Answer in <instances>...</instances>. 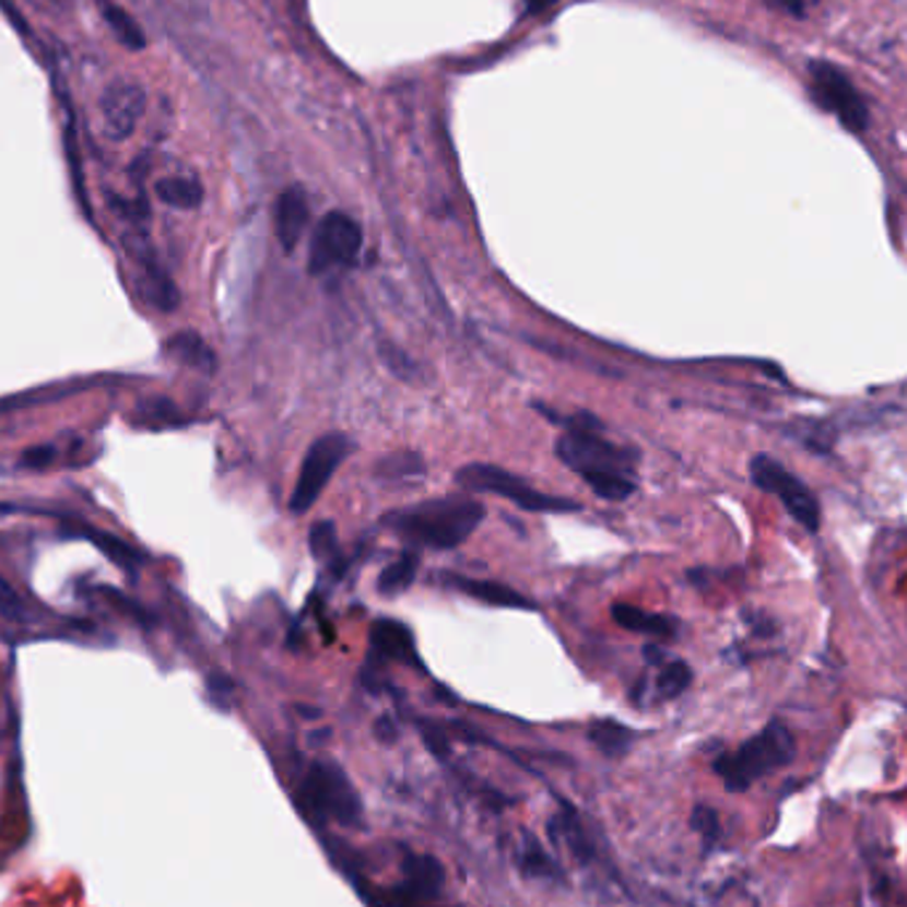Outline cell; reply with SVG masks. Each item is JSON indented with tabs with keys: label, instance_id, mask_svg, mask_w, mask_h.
<instances>
[{
	"label": "cell",
	"instance_id": "6da1fadb",
	"mask_svg": "<svg viewBox=\"0 0 907 907\" xmlns=\"http://www.w3.org/2000/svg\"><path fill=\"white\" fill-rule=\"evenodd\" d=\"M546 417L565 427V433L555 444L557 459L565 468L574 470L600 499L624 502L635 494L637 457L621 449V446H613L602 436L598 417L587 412L574 414V417H555V414H546Z\"/></svg>",
	"mask_w": 907,
	"mask_h": 907
},
{
	"label": "cell",
	"instance_id": "7a4b0ae2",
	"mask_svg": "<svg viewBox=\"0 0 907 907\" xmlns=\"http://www.w3.org/2000/svg\"><path fill=\"white\" fill-rule=\"evenodd\" d=\"M486 518V507L472 496H440L420 505L393 509L382 526L412 546L425 550H454L475 533Z\"/></svg>",
	"mask_w": 907,
	"mask_h": 907
},
{
	"label": "cell",
	"instance_id": "3957f363",
	"mask_svg": "<svg viewBox=\"0 0 907 907\" xmlns=\"http://www.w3.org/2000/svg\"><path fill=\"white\" fill-rule=\"evenodd\" d=\"M793 756H797V743H793L791 730L782 722H769L741 749L719 756L714 762V773L722 778L727 791L738 793L754 786L764 775L791 764Z\"/></svg>",
	"mask_w": 907,
	"mask_h": 907
},
{
	"label": "cell",
	"instance_id": "277c9868",
	"mask_svg": "<svg viewBox=\"0 0 907 907\" xmlns=\"http://www.w3.org/2000/svg\"><path fill=\"white\" fill-rule=\"evenodd\" d=\"M301 799L308 815L338 825H358L364 817L362 797L345 775V769L332 759H319L306 769L301 786Z\"/></svg>",
	"mask_w": 907,
	"mask_h": 907
},
{
	"label": "cell",
	"instance_id": "5b68a950",
	"mask_svg": "<svg viewBox=\"0 0 907 907\" xmlns=\"http://www.w3.org/2000/svg\"><path fill=\"white\" fill-rule=\"evenodd\" d=\"M454 481L464 491H470V494L502 496V499L513 502L523 513H579L581 509L579 502L537 491L533 486H528L520 475H515V472L505 468H496V464H464V468L454 472Z\"/></svg>",
	"mask_w": 907,
	"mask_h": 907
},
{
	"label": "cell",
	"instance_id": "8992f818",
	"mask_svg": "<svg viewBox=\"0 0 907 907\" xmlns=\"http://www.w3.org/2000/svg\"><path fill=\"white\" fill-rule=\"evenodd\" d=\"M749 475L751 483L756 488H762L764 494L778 496L780 505L788 509V515L799 526H804L812 533L820 531L823 513H820L817 496L812 494V488L801 478L793 475L788 468H782L778 459H773L769 454H756L749 462Z\"/></svg>",
	"mask_w": 907,
	"mask_h": 907
},
{
	"label": "cell",
	"instance_id": "52a82bcc",
	"mask_svg": "<svg viewBox=\"0 0 907 907\" xmlns=\"http://www.w3.org/2000/svg\"><path fill=\"white\" fill-rule=\"evenodd\" d=\"M351 451L353 440L348 438L345 433H325V436L316 438L314 444L308 446L301 464V475H297V483L290 496L292 515H306L308 509L319 502L321 491L332 481V475L340 470V464L351 457Z\"/></svg>",
	"mask_w": 907,
	"mask_h": 907
},
{
	"label": "cell",
	"instance_id": "ba28073f",
	"mask_svg": "<svg viewBox=\"0 0 907 907\" xmlns=\"http://www.w3.org/2000/svg\"><path fill=\"white\" fill-rule=\"evenodd\" d=\"M364 245V232L351 215L340 213H327L325 219L319 221L314 236H310V250H308V271L310 276H325L329 271L348 269V266L356 263L358 252H362Z\"/></svg>",
	"mask_w": 907,
	"mask_h": 907
},
{
	"label": "cell",
	"instance_id": "9c48e42d",
	"mask_svg": "<svg viewBox=\"0 0 907 907\" xmlns=\"http://www.w3.org/2000/svg\"><path fill=\"white\" fill-rule=\"evenodd\" d=\"M810 93L820 109L838 117L844 128L852 133H862L871 122V111L865 102L849 83V78L831 61H812L810 64Z\"/></svg>",
	"mask_w": 907,
	"mask_h": 907
},
{
	"label": "cell",
	"instance_id": "30bf717a",
	"mask_svg": "<svg viewBox=\"0 0 907 907\" xmlns=\"http://www.w3.org/2000/svg\"><path fill=\"white\" fill-rule=\"evenodd\" d=\"M146 96L136 83H111L102 96L104 130L109 139L122 141L133 133L136 122L144 115Z\"/></svg>",
	"mask_w": 907,
	"mask_h": 907
},
{
	"label": "cell",
	"instance_id": "8fae6325",
	"mask_svg": "<svg viewBox=\"0 0 907 907\" xmlns=\"http://www.w3.org/2000/svg\"><path fill=\"white\" fill-rule=\"evenodd\" d=\"M444 868L436 857L407 855L403 860V884L393 892V903L417 905L422 899L436 897L444 886Z\"/></svg>",
	"mask_w": 907,
	"mask_h": 907
},
{
	"label": "cell",
	"instance_id": "7c38bea8",
	"mask_svg": "<svg viewBox=\"0 0 907 907\" xmlns=\"http://www.w3.org/2000/svg\"><path fill=\"white\" fill-rule=\"evenodd\" d=\"M369 645L375 661H399L407 667H420L414 635L407 624L393 619H377L369 629Z\"/></svg>",
	"mask_w": 907,
	"mask_h": 907
},
{
	"label": "cell",
	"instance_id": "4fadbf2b",
	"mask_svg": "<svg viewBox=\"0 0 907 907\" xmlns=\"http://www.w3.org/2000/svg\"><path fill=\"white\" fill-rule=\"evenodd\" d=\"M446 584L457 592H462L464 598L481 600L486 605L494 608H509V611H537V602H531L526 594H520L518 589L507 587L502 581H488V579H470V576L459 574H446Z\"/></svg>",
	"mask_w": 907,
	"mask_h": 907
},
{
	"label": "cell",
	"instance_id": "5bb4252c",
	"mask_svg": "<svg viewBox=\"0 0 907 907\" xmlns=\"http://www.w3.org/2000/svg\"><path fill=\"white\" fill-rule=\"evenodd\" d=\"M308 226V200L303 189L292 186V189L282 191L276 200V210H273V228H276L279 245L284 252H292L301 245L303 234Z\"/></svg>",
	"mask_w": 907,
	"mask_h": 907
},
{
	"label": "cell",
	"instance_id": "9a60e30c",
	"mask_svg": "<svg viewBox=\"0 0 907 907\" xmlns=\"http://www.w3.org/2000/svg\"><path fill=\"white\" fill-rule=\"evenodd\" d=\"M611 616L619 626H624V629H629V632H637V635L672 639L676 632H680V621L676 619L658 616V613L643 611V608L629 605V602H616V605L611 608Z\"/></svg>",
	"mask_w": 907,
	"mask_h": 907
},
{
	"label": "cell",
	"instance_id": "2e32d148",
	"mask_svg": "<svg viewBox=\"0 0 907 907\" xmlns=\"http://www.w3.org/2000/svg\"><path fill=\"white\" fill-rule=\"evenodd\" d=\"M165 353L176 358L178 364L189 366V369L204 372V375H213L215 366H219V358H215V353L210 351V345L204 343L200 334L191 332V329L173 334V338L165 343Z\"/></svg>",
	"mask_w": 907,
	"mask_h": 907
},
{
	"label": "cell",
	"instance_id": "e0dca14e",
	"mask_svg": "<svg viewBox=\"0 0 907 907\" xmlns=\"http://www.w3.org/2000/svg\"><path fill=\"white\" fill-rule=\"evenodd\" d=\"M550 834L557 844H563V847L568 849L576 860H581V862L592 860V855H594L592 841H589L587 834H584L579 817H576V812L570 810V806H561L557 815L550 820Z\"/></svg>",
	"mask_w": 907,
	"mask_h": 907
},
{
	"label": "cell",
	"instance_id": "ac0fdd59",
	"mask_svg": "<svg viewBox=\"0 0 907 907\" xmlns=\"http://www.w3.org/2000/svg\"><path fill=\"white\" fill-rule=\"evenodd\" d=\"M154 191H157V200L165 202L167 208H176V210H195L202 204V197H204V189L202 184L197 181L195 176H167V178H160L157 186H154Z\"/></svg>",
	"mask_w": 907,
	"mask_h": 907
},
{
	"label": "cell",
	"instance_id": "d6986e66",
	"mask_svg": "<svg viewBox=\"0 0 907 907\" xmlns=\"http://www.w3.org/2000/svg\"><path fill=\"white\" fill-rule=\"evenodd\" d=\"M587 735L594 749H598L600 754L611 756V759L624 756L626 751L632 749V743H635V732H632L626 725L613 722V719H598V722H592L589 725Z\"/></svg>",
	"mask_w": 907,
	"mask_h": 907
},
{
	"label": "cell",
	"instance_id": "ffe728a7",
	"mask_svg": "<svg viewBox=\"0 0 907 907\" xmlns=\"http://www.w3.org/2000/svg\"><path fill=\"white\" fill-rule=\"evenodd\" d=\"M420 570V555L417 552H403L396 563L385 565L380 579H377V592L382 598H399L412 587Z\"/></svg>",
	"mask_w": 907,
	"mask_h": 907
},
{
	"label": "cell",
	"instance_id": "44dd1931",
	"mask_svg": "<svg viewBox=\"0 0 907 907\" xmlns=\"http://www.w3.org/2000/svg\"><path fill=\"white\" fill-rule=\"evenodd\" d=\"M141 292H144L146 303H152V308L163 310V314H170V310L178 308V290L173 284V279L163 273L160 269H149L144 276H141Z\"/></svg>",
	"mask_w": 907,
	"mask_h": 907
},
{
	"label": "cell",
	"instance_id": "7402d4cb",
	"mask_svg": "<svg viewBox=\"0 0 907 907\" xmlns=\"http://www.w3.org/2000/svg\"><path fill=\"white\" fill-rule=\"evenodd\" d=\"M375 475L382 478V481H412V478L425 475V462L417 454L409 451L388 454L375 464Z\"/></svg>",
	"mask_w": 907,
	"mask_h": 907
},
{
	"label": "cell",
	"instance_id": "603a6c76",
	"mask_svg": "<svg viewBox=\"0 0 907 907\" xmlns=\"http://www.w3.org/2000/svg\"><path fill=\"white\" fill-rule=\"evenodd\" d=\"M104 19H107L109 30L115 33L117 40H120L126 48H130V51H141V48L146 46L144 30L136 24V19L130 16L128 11H122V9H117V5L107 3V5H104Z\"/></svg>",
	"mask_w": 907,
	"mask_h": 907
},
{
	"label": "cell",
	"instance_id": "cb8c5ba5",
	"mask_svg": "<svg viewBox=\"0 0 907 907\" xmlns=\"http://www.w3.org/2000/svg\"><path fill=\"white\" fill-rule=\"evenodd\" d=\"M136 417H139V425L144 427H173L181 425V409L176 407L170 399H146L136 407Z\"/></svg>",
	"mask_w": 907,
	"mask_h": 907
},
{
	"label": "cell",
	"instance_id": "d4e9b609",
	"mask_svg": "<svg viewBox=\"0 0 907 907\" xmlns=\"http://www.w3.org/2000/svg\"><path fill=\"white\" fill-rule=\"evenodd\" d=\"M518 862H520V871H523L526 875H531V879H557L555 860H552V857L546 855L531 836H526L523 847H520Z\"/></svg>",
	"mask_w": 907,
	"mask_h": 907
},
{
	"label": "cell",
	"instance_id": "484cf974",
	"mask_svg": "<svg viewBox=\"0 0 907 907\" xmlns=\"http://www.w3.org/2000/svg\"><path fill=\"white\" fill-rule=\"evenodd\" d=\"M690 682H693V669L685 661L661 663V674H658V693H661V698H680L690 687Z\"/></svg>",
	"mask_w": 907,
	"mask_h": 907
},
{
	"label": "cell",
	"instance_id": "4316f807",
	"mask_svg": "<svg viewBox=\"0 0 907 907\" xmlns=\"http://www.w3.org/2000/svg\"><path fill=\"white\" fill-rule=\"evenodd\" d=\"M308 546L314 552V557L325 563H340V544H338V531H334L332 520H321L310 528L308 533Z\"/></svg>",
	"mask_w": 907,
	"mask_h": 907
},
{
	"label": "cell",
	"instance_id": "83f0119b",
	"mask_svg": "<svg viewBox=\"0 0 907 907\" xmlns=\"http://www.w3.org/2000/svg\"><path fill=\"white\" fill-rule=\"evenodd\" d=\"M693 828L711 844L719 836V817L711 806H695L693 810Z\"/></svg>",
	"mask_w": 907,
	"mask_h": 907
},
{
	"label": "cell",
	"instance_id": "f1b7e54d",
	"mask_svg": "<svg viewBox=\"0 0 907 907\" xmlns=\"http://www.w3.org/2000/svg\"><path fill=\"white\" fill-rule=\"evenodd\" d=\"M382 358H385V364H388V369L393 372V375H399V377H412L409 375L407 369H412V362H409L407 356H403V353L399 351V348H393V345H382Z\"/></svg>",
	"mask_w": 907,
	"mask_h": 907
},
{
	"label": "cell",
	"instance_id": "f546056e",
	"mask_svg": "<svg viewBox=\"0 0 907 907\" xmlns=\"http://www.w3.org/2000/svg\"><path fill=\"white\" fill-rule=\"evenodd\" d=\"M420 730H422V738H425L427 749H431L436 756H446L449 743H446L444 732H440L436 725H427V722H420Z\"/></svg>",
	"mask_w": 907,
	"mask_h": 907
},
{
	"label": "cell",
	"instance_id": "4dcf8cb0",
	"mask_svg": "<svg viewBox=\"0 0 907 907\" xmlns=\"http://www.w3.org/2000/svg\"><path fill=\"white\" fill-rule=\"evenodd\" d=\"M51 449H30L27 457H24V464H27V468H46V464L51 462Z\"/></svg>",
	"mask_w": 907,
	"mask_h": 907
},
{
	"label": "cell",
	"instance_id": "1f68e13d",
	"mask_svg": "<svg viewBox=\"0 0 907 907\" xmlns=\"http://www.w3.org/2000/svg\"><path fill=\"white\" fill-rule=\"evenodd\" d=\"M773 5H778L780 11H786V14L791 16H804L806 14V0H769Z\"/></svg>",
	"mask_w": 907,
	"mask_h": 907
},
{
	"label": "cell",
	"instance_id": "d6a6232c",
	"mask_svg": "<svg viewBox=\"0 0 907 907\" xmlns=\"http://www.w3.org/2000/svg\"><path fill=\"white\" fill-rule=\"evenodd\" d=\"M375 732L382 738V741H396V725L390 722V717H382L380 722L375 725Z\"/></svg>",
	"mask_w": 907,
	"mask_h": 907
},
{
	"label": "cell",
	"instance_id": "836d02e7",
	"mask_svg": "<svg viewBox=\"0 0 907 907\" xmlns=\"http://www.w3.org/2000/svg\"><path fill=\"white\" fill-rule=\"evenodd\" d=\"M557 0H526V9L531 11V14H542V11L550 9V5H555Z\"/></svg>",
	"mask_w": 907,
	"mask_h": 907
},
{
	"label": "cell",
	"instance_id": "e575fe53",
	"mask_svg": "<svg viewBox=\"0 0 907 907\" xmlns=\"http://www.w3.org/2000/svg\"><path fill=\"white\" fill-rule=\"evenodd\" d=\"M645 658H648L650 663H661L663 661L661 648H658V645H648V648H645Z\"/></svg>",
	"mask_w": 907,
	"mask_h": 907
}]
</instances>
